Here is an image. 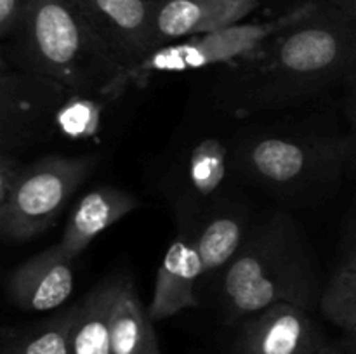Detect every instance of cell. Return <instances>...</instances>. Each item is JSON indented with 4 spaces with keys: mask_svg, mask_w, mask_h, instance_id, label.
<instances>
[{
    "mask_svg": "<svg viewBox=\"0 0 356 354\" xmlns=\"http://www.w3.org/2000/svg\"><path fill=\"white\" fill-rule=\"evenodd\" d=\"M356 66V26L327 0L252 54L222 66L211 89L229 117L298 108L343 85Z\"/></svg>",
    "mask_w": 356,
    "mask_h": 354,
    "instance_id": "cell-1",
    "label": "cell"
},
{
    "mask_svg": "<svg viewBox=\"0 0 356 354\" xmlns=\"http://www.w3.org/2000/svg\"><path fill=\"white\" fill-rule=\"evenodd\" d=\"M216 287L228 325H240L280 302L313 311L325 288L305 231L285 210H273L250 224L242 248Z\"/></svg>",
    "mask_w": 356,
    "mask_h": 354,
    "instance_id": "cell-2",
    "label": "cell"
},
{
    "mask_svg": "<svg viewBox=\"0 0 356 354\" xmlns=\"http://www.w3.org/2000/svg\"><path fill=\"white\" fill-rule=\"evenodd\" d=\"M235 176L284 203L309 205L336 193L356 169V139L302 128L245 127L232 137Z\"/></svg>",
    "mask_w": 356,
    "mask_h": 354,
    "instance_id": "cell-3",
    "label": "cell"
},
{
    "mask_svg": "<svg viewBox=\"0 0 356 354\" xmlns=\"http://www.w3.org/2000/svg\"><path fill=\"white\" fill-rule=\"evenodd\" d=\"M2 58L76 90L108 89L124 71L70 0H26Z\"/></svg>",
    "mask_w": 356,
    "mask_h": 354,
    "instance_id": "cell-4",
    "label": "cell"
},
{
    "mask_svg": "<svg viewBox=\"0 0 356 354\" xmlns=\"http://www.w3.org/2000/svg\"><path fill=\"white\" fill-rule=\"evenodd\" d=\"M318 6L320 2L316 0H306L273 19L259 21V23H240L214 33L197 35L162 45L136 68L122 71L110 87L115 92L125 94L131 87L145 89L149 80L156 75H179L209 66L233 65L252 54L261 44H264L278 31L312 16Z\"/></svg>",
    "mask_w": 356,
    "mask_h": 354,
    "instance_id": "cell-5",
    "label": "cell"
},
{
    "mask_svg": "<svg viewBox=\"0 0 356 354\" xmlns=\"http://www.w3.org/2000/svg\"><path fill=\"white\" fill-rule=\"evenodd\" d=\"M96 165L94 155H49L26 163L13 193L0 203L3 242H28L51 229Z\"/></svg>",
    "mask_w": 356,
    "mask_h": 354,
    "instance_id": "cell-6",
    "label": "cell"
},
{
    "mask_svg": "<svg viewBox=\"0 0 356 354\" xmlns=\"http://www.w3.org/2000/svg\"><path fill=\"white\" fill-rule=\"evenodd\" d=\"M70 87L13 68L2 58L0 151L16 153L51 139L52 121Z\"/></svg>",
    "mask_w": 356,
    "mask_h": 354,
    "instance_id": "cell-7",
    "label": "cell"
},
{
    "mask_svg": "<svg viewBox=\"0 0 356 354\" xmlns=\"http://www.w3.org/2000/svg\"><path fill=\"white\" fill-rule=\"evenodd\" d=\"M233 172L232 139L209 134L181 149L167 174V200L176 212L179 228L193 229L202 215L226 198L222 194Z\"/></svg>",
    "mask_w": 356,
    "mask_h": 354,
    "instance_id": "cell-8",
    "label": "cell"
},
{
    "mask_svg": "<svg viewBox=\"0 0 356 354\" xmlns=\"http://www.w3.org/2000/svg\"><path fill=\"white\" fill-rule=\"evenodd\" d=\"M124 71L156 49L153 0H70Z\"/></svg>",
    "mask_w": 356,
    "mask_h": 354,
    "instance_id": "cell-9",
    "label": "cell"
},
{
    "mask_svg": "<svg viewBox=\"0 0 356 354\" xmlns=\"http://www.w3.org/2000/svg\"><path fill=\"white\" fill-rule=\"evenodd\" d=\"M235 354H315L327 346L308 309L280 302L240 323Z\"/></svg>",
    "mask_w": 356,
    "mask_h": 354,
    "instance_id": "cell-10",
    "label": "cell"
},
{
    "mask_svg": "<svg viewBox=\"0 0 356 354\" xmlns=\"http://www.w3.org/2000/svg\"><path fill=\"white\" fill-rule=\"evenodd\" d=\"M259 0H153L156 49L240 24Z\"/></svg>",
    "mask_w": 356,
    "mask_h": 354,
    "instance_id": "cell-11",
    "label": "cell"
},
{
    "mask_svg": "<svg viewBox=\"0 0 356 354\" xmlns=\"http://www.w3.org/2000/svg\"><path fill=\"white\" fill-rule=\"evenodd\" d=\"M73 262L58 243L24 260L7 278V295L16 307L45 312L65 304L73 292Z\"/></svg>",
    "mask_w": 356,
    "mask_h": 354,
    "instance_id": "cell-12",
    "label": "cell"
},
{
    "mask_svg": "<svg viewBox=\"0 0 356 354\" xmlns=\"http://www.w3.org/2000/svg\"><path fill=\"white\" fill-rule=\"evenodd\" d=\"M200 281L202 262L193 231L190 228H179L156 271L153 297L148 305L153 323L172 318L184 309L197 307L200 304Z\"/></svg>",
    "mask_w": 356,
    "mask_h": 354,
    "instance_id": "cell-13",
    "label": "cell"
},
{
    "mask_svg": "<svg viewBox=\"0 0 356 354\" xmlns=\"http://www.w3.org/2000/svg\"><path fill=\"white\" fill-rule=\"evenodd\" d=\"M247 208L222 198L195 224V245L202 262L200 288L216 283L242 248L250 229Z\"/></svg>",
    "mask_w": 356,
    "mask_h": 354,
    "instance_id": "cell-14",
    "label": "cell"
},
{
    "mask_svg": "<svg viewBox=\"0 0 356 354\" xmlns=\"http://www.w3.org/2000/svg\"><path fill=\"white\" fill-rule=\"evenodd\" d=\"M139 200L129 191L113 186H99L83 194L66 221L58 242L59 250L70 259H76L94 238L139 208Z\"/></svg>",
    "mask_w": 356,
    "mask_h": 354,
    "instance_id": "cell-15",
    "label": "cell"
},
{
    "mask_svg": "<svg viewBox=\"0 0 356 354\" xmlns=\"http://www.w3.org/2000/svg\"><path fill=\"white\" fill-rule=\"evenodd\" d=\"M122 278H108L76 302L70 354H111V309Z\"/></svg>",
    "mask_w": 356,
    "mask_h": 354,
    "instance_id": "cell-16",
    "label": "cell"
},
{
    "mask_svg": "<svg viewBox=\"0 0 356 354\" xmlns=\"http://www.w3.org/2000/svg\"><path fill=\"white\" fill-rule=\"evenodd\" d=\"M111 354H160L148 307L127 278H122L111 309Z\"/></svg>",
    "mask_w": 356,
    "mask_h": 354,
    "instance_id": "cell-17",
    "label": "cell"
},
{
    "mask_svg": "<svg viewBox=\"0 0 356 354\" xmlns=\"http://www.w3.org/2000/svg\"><path fill=\"white\" fill-rule=\"evenodd\" d=\"M120 97L110 89L76 90L70 87L52 121L51 139L79 142L97 137L104 127L108 110Z\"/></svg>",
    "mask_w": 356,
    "mask_h": 354,
    "instance_id": "cell-18",
    "label": "cell"
},
{
    "mask_svg": "<svg viewBox=\"0 0 356 354\" xmlns=\"http://www.w3.org/2000/svg\"><path fill=\"white\" fill-rule=\"evenodd\" d=\"M76 304L51 318L24 326H6L0 337V354H70V340Z\"/></svg>",
    "mask_w": 356,
    "mask_h": 354,
    "instance_id": "cell-19",
    "label": "cell"
},
{
    "mask_svg": "<svg viewBox=\"0 0 356 354\" xmlns=\"http://www.w3.org/2000/svg\"><path fill=\"white\" fill-rule=\"evenodd\" d=\"M320 311L343 332L356 330V267L339 266L323 288Z\"/></svg>",
    "mask_w": 356,
    "mask_h": 354,
    "instance_id": "cell-20",
    "label": "cell"
},
{
    "mask_svg": "<svg viewBox=\"0 0 356 354\" xmlns=\"http://www.w3.org/2000/svg\"><path fill=\"white\" fill-rule=\"evenodd\" d=\"M356 177V169H355ZM339 266L356 267V189L351 208L344 219L343 233L339 242Z\"/></svg>",
    "mask_w": 356,
    "mask_h": 354,
    "instance_id": "cell-21",
    "label": "cell"
},
{
    "mask_svg": "<svg viewBox=\"0 0 356 354\" xmlns=\"http://www.w3.org/2000/svg\"><path fill=\"white\" fill-rule=\"evenodd\" d=\"M24 167L26 163L21 162L16 153L0 151V203L13 193Z\"/></svg>",
    "mask_w": 356,
    "mask_h": 354,
    "instance_id": "cell-22",
    "label": "cell"
},
{
    "mask_svg": "<svg viewBox=\"0 0 356 354\" xmlns=\"http://www.w3.org/2000/svg\"><path fill=\"white\" fill-rule=\"evenodd\" d=\"M26 0H0V38L3 42L16 31Z\"/></svg>",
    "mask_w": 356,
    "mask_h": 354,
    "instance_id": "cell-23",
    "label": "cell"
},
{
    "mask_svg": "<svg viewBox=\"0 0 356 354\" xmlns=\"http://www.w3.org/2000/svg\"><path fill=\"white\" fill-rule=\"evenodd\" d=\"M343 97H341V104H343L344 117H346L348 125H350V134L356 139V66L353 71L348 75L343 85Z\"/></svg>",
    "mask_w": 356,
    "mask_h": 354,
    "instance_id": "cell-24",
    "label": "cell"
},
{
    "mask_svg": "<svg viewBox=\"0 0 356 354\" xmlns=\"http://www.w3.org/2000/svg\"><path fill=\"white\" fill-rule=\"evenodd\" d=\"M356 26V0H327Z\"/></svg>",
    "mask_w": 356,
    "mask_h": 354,
    "instance_id": "cell-25",
    "label": "cell"
},
{
    "mask_svg": "<svg viewBox=\"0 0 356 354\" xmlns=\"http://www.w3.org/2000/svg\"><path fill=\"white\" fill-rule=\"evenodd\" d=\"M339 346L350 354H356V330H353V332H344V337Z\"/></svg>",
    "mask_w": 356,
    "mask_h": 354,
    "instance_id": "cell-26",
    "label": "cell"
},
{
    "mask_svg": "<svg viewBox=\"0 0 356 354\" xmlns=\"http://www.w3.org/2000/svg\"><path fill=\"white\" fill-rule=\"evenodd\" d=\"M315 354H350V353H348V351H344L341 346H330V344H327L323 349H320L318 353H315Z\"/></svg>",
    "mask_w": 356,
    "mask_h": 354,
    "instance_id": "cell-27",
    "label": "cell"
}]
</instances>
